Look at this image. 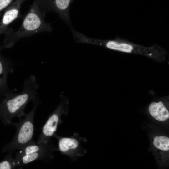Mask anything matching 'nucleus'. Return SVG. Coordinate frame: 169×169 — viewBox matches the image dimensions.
I'll return each mask as SVG.
<instances>
[{
    "instance_id": "nucleus-1",
    "label": "nucleus",
    "mask_w": 169,
    "mask_h": 169,
    "mask_svg": "<svg viewBox=\"0 0 169 169\" xmlns=\"http://www.w3.org/2000/svg\"><path fill=\"white\" fill-rule=\"evenodd\" d=\"M22 24L16 31L7 27L3 33L5 38L2 48H9L20 38L43 32H50V24L46 22L41 13L38 0H34L27 14L23 16Z\"/></svg>"
},
{
    "instance_id": "nucleus-2",
    "label": "nucleus",
    "mask_w": 169,
    "mask_h": 169,
    "mask_svg": "<svg viewBox=\"0 0 169 169\" xmlns=\"http://www.w3.org/2000/svg\"><path fill=\"white\" fill-rule=\"evenodd\" d=\"M39 87L36 77L32 75L25 80L21 92L16 94L11 91L4 95L5 98L1 108L6 123L10 124L13 118L24 115L26 105L37 95Z\"/></svg>"
},
{
    "instance_id": "nucleus-3",
    "label": "nucleus",
    "mask_w": 169,
    "mask_h": 169,
    "mask_svg": "<svg viewBox=\"0 0 169 169\" xmlns=\"http://www.w3.org/2000/svg\"><path fill=\"white\" fill-rule=\"evenodd\" d=\"M32 101L33 105L31 111L18 118V122L12 123L16 128V132L13 139L5 148L6 151L13 153L15 150H20L27 145L35 142L33 139L34 131V117L40 102L37 95Z\"/></svg>"
},
{
    "instance_id": "nucleus-4",
    "label": "nucleus",
    "mask_w": 169,
    "mask_h": 169,
    "mask_svg": "<svg viewBox=\"0 0 169 169\" xmlns=\"http://www.w3.org/2000/svg\"><path fill=\"white\" fill-rule=\"evenodd\" d=\"M56 150L49 141L45 142L30 144L16 153L15 158L18 168L36 161H46L52 158V152Z\"/></svg>"
},
{
    "instance_id": "nucleus-5",
    "label": "nucleus",
    "mask_w": 169,
    "mask_h": 169,
    "mask_svg": "<svg viewBox=\"0 0 169 169\" xmlns=\"http://www.w3.org/2000/svg\"><path fill=\"white\" fill-rule=\"evenodd\" d=\"M87 44L96 45L105 47L108 49L120 52L142 54L154 57L157 52L156 46L146 47L130 42L119 36L112 40H101L88 37L86 39Z\"/></svg>"
},
{
    "instance_id": "nucleus-6",
    "label": "nucleus",
    "mask_w": 169,
    "mask_h": 169,
    "mask_svg": "<svg viewBox=\"0 0 169 169\" xmlns=\"http://www.w3.org/2000/svg\"><path fill=\"white\" fill-rule=\"evenodd\" d=\"M41 13L44 18L48 11H54L60 18L70 25L69 8L73 0H38Z\"/></svg>"
},
{
    "instance_id": "nucleus-7",
    "label": "nucleus",
    "mask_w": 169,
    "mask_h": 169,
    "mask_svg": "<svg viewBox=\"0 0 169 169\" xmlns=\"http://www.w3.org/2000/svg\"><path fill=\"white\" fill-rule=\"evenodd\" d=\"M64 102L62 100L56 109L49 115L42 128L37 143L47 142L51 137L55 135L60 121L61 115L64 112Z\"/></svg>"
},
{
    "instance_id": "nucleus-8",
    "label": "nucleus",
    "mask_w": 169,
    "mask_h": 169,
    "mask_svg": "<svg viewBox=\"0 0 169 169\" xmlns=\"http://www.w3.org/2000/svg\"><path fill=\"white\" fill-rule=\"evenodd\" d=\"M26 0H14L7 8L0 22V34L3 33L8 26L17 18L21 17L20 14L22 3Z\"/></svg>"
},
{
    "instance_id": "nucleus-9",
    "label": "nucleus",
    "mask_w": 169,
    "mask_h": 169,
    "mask_svg": "<svg viewBox=\"0 0 169 169\" xmlns=\"http://www.w3.org/2000/svg\"><path fill=\"white\" fill-rule=\"evenodd\" d=\"M13 70L12 63L0 54V93H3L4 95L11 91L7 86V78L8 73H12Z\"/></svg>"
},
{
    "instance_id": "nucleus-10",
    "label": "nucleus",
    "mask_w": 169,
    "mask_h": 169,
    "mask_svg": "<svg viewBox=\"0 0 169 169\" xmlns=\"http://www.w3.org/2000/svg\"><path fill=\"white\" fill-rule=\"evenodd\" d=\"M149 111L151 115L158 121H165L169 119V111L161 101L151 103L149 107Z\"/></svg>"
},
{
    "instance_id": "nucleus-11",
    "label": "nucleus",
    "mask_w": 169,
    "mask_h": 169,
    "mask_svg": "<svg viewBox=\"0 0 169 169\" xmlns=\"http://www.w3.org/2000/svg\"><path fill=\"white\" fill-rule=\"evenodd\" d=\"M78 146L79 142L75 139L65 137L59 138V148L63 153H66L69 151L74 150Z\"/></svg>"
},
{
    "instance_id": "nucleus-12",
    "label": "nucleus",
    "mask_w": 169,
    "mask_h": 169,
    "mask_svg": "<svg viewBox=\"0 0 169 169\" xmlns=\"http://www.w3.org/2000/svg\"><path fill=\"white\" fill-rule=\"evenodd\" d=\"M153 145L158 150L168 151L169 150V138L165 136H156L154 139Z\"/></svg>"
},
{
    "instance_id": "nucleus-13",
    "label": "nucleus",
    "mask_w": 169,
    "mask_h": 169,
    "mask_svg": "<svg viewBox=\"0 0 169 169\" xmlns=\"http://www.w3.org/2000/svg\"><path fill=\"white\" fill-rule=\"evenodd\" d=\"M13 153H10L7 159L0 162V169L18 168L16 161L13 157Z\"/></svg>"
},
{
    "instance_id": "nucleus-14",
    "label": "nucleus",
    "mask_w": 169,
    "mask_h": 169,
    "mask_svg": "<svg viewBox=\"0 0 169 169\" xmlns=\"http://www.w3.org/2000/svg\"><path fill=\"white\" fill-rule=\"evenodd\" d=\"M14 0H0V17L1 12L4 9L7 8Z\"/></svg>"
},
{
    "instance_id": "nucleus-15",
    "label": "nucleus",
    "mask_w": 169,
    "mask_h": 169,
    "mask_svg": "<svg viewBox=\"0 0 169 169\" xmlns=\"http://www.w3.org/2000/svg\"></svg>"
}]
</instances>
